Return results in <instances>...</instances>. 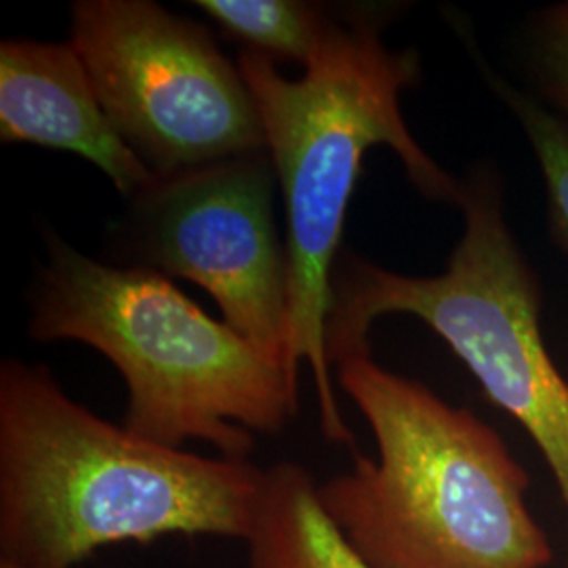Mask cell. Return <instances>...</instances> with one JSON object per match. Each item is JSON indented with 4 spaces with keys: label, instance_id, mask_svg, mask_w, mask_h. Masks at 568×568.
<instances>
[{
    "label": "cell",
    "instance_id": "3957f363",
    "mask_svg": "<svg viewBox=\"0 0 568 568\" xmlns=\"http://www.w3.org/2000/svg\"><path fill=\"white\" fill-rule=\"evenodd\" d=\"M377 459L318 485L326 516L373 568H548L546 530L527 506L528 474L504 438L371 352L335 366Z\"/></svg>",
    "mask_w": 568,
    "mask_h": 568
},
{
    "label": "cell",
    "instance_id": "52a82bcc",
    "mask_svg": "<svg viewBox=\"0 0 568 568\" xmlns=\"http://www.w3.org/2000/svg\"><path fill=\"white\" fill-rule=\"evenodd\" d=\"M274 185L267 150L156 178L131 201L126 227L142 267L203 286L225 325L286 373L288 257Z\"/></svg>",
    "mask_w": 568,
    "mask_h": 568
},
{
    "label": "cell",
    "instance_id": "4fadbf2b",
    "mask_svg": "<svg viewBox=\"0 0 568 568\" xmlns=\"http://www.w3.org/2000/svg\"><path fill=\"white\" fill-rule=\"evenodd\" d=\"M0 568H20V567H13V565H7V562H0Z\"/></svg>",
    "mask_w": 568,
    "mask_h": 568
},
{
    "label": "cell",
    "instance_id": "7a4b0ae2",
    "mask_svg": "<svg viewBox=\"0 0 568 568\" xmlns=\"http://www.w3.org/2000/svg\"><path fill=\"white\" fill-rule=\"evenodd\" d=\"M236 63L257 103L283 190L291 318L286 373L300 387L302 363L310 365L326 440L354 448L333 389L325 326L345 215L366 150L389 148L408 182L429 201L459 206L462 182L427 154L406 124L400 100L422 77L419 55L387 47L379 11L333 16L321 51L297 81L251 51Z\"/></svg>",
    "mask_w": 568,
    "mask_h": 568
},
{
    "label": "cell",
    "instance_id": "9c48e42d",
    "mask_svg": "<svg viewBox=\"0 0 568 568\" xmlns=\"http://www.w3.org/2000/svg\"><path fill=\"white\" fill-rule=\"evenodd\" d=\"M246 546L248 568H373L326 516L318 483L295 462L265 467Z\"/></svg>",
    "mask_w": 568,
    "mask_h": 568
},
{
    "label": "cell",
    "instance_id": "5b68a950",
    "mask_svg": "<svg viewBox=\"0 0 568 568\" xmlns=\"http://www.w3.org/2000/svg\"><path fill=\"white\" fill-rule=\"evenodd\" d=\"M464 234L436 276H406L356 255L337 260L326 316L331 368L365 354L389 314L426 323L471 371L488 400L527 429L560 488L568 516V379L541 333V288L516 243L499 175L478 166L462 182Z\"/></svg>",
    "mask_w": 568,
    "mask_h": 568
},
{
    "label": "cell",
    "instance_id": "ba28073f",
    "mask_svg": "<svg viewBox=\"0 0 568 568\" xmlns=\"http://www.w3.org/2000/svg\"><path fill=\"white\" fill-rule=\"evenodd\" d=\"M0 140L79 154L129 201L156 180L105 114L72 42L2 41Z\"/></svg>",
    "mask_w": 568,
    "mask_h": 568
},
{
    "label": "cell",
    "instance_id": "277c9868",
    "mask_svg": "<svg viewBox=\"0 0 568 568\" xmlns=\"http://www.w3.org/2000/svg\"><path fill=\"white\" fill-rule=\"evenodd\" d=\"M49 262L32 297L37 342L91 345L126 386L122 426L183 448L209 443L248 459L255 434H278L300 410V387L232 326L213 321L169 276L91 260L44 232Z\"/></svg>",
    "mask_w": 568,
    "mask_h": 568
},
{
    "label": "cell",
    "instance_id": "30bf717a",
    "mask_svg": "<svg viewBox=\"0 0 568 568\" xmlns=\"http://www.w3.org/2000/svg\"><path fill=\"white\" fill-rule=\"evenodd\" d=\"M199 7L244 51L270 61L307 68L325 42L333 13L302 0H196Z\"/></svg>",
    "mask_w": 568,
    "mask_h": 568
},
{
    "label": "cell",
    "instance_id": "7c38bea8",
    "mask_svg": "<svg viewBox=\"0 0 568 568\" xmlns=\"http://www.w3.org/2000/svg\"><path fill=\"white\" fill-rule=\"evenodd\" d=\"M530 42L537 81L549 102L568 116V0L535 16Z\"/></svg>",
    "mask_w": 568,
    "mask_h": 568
},
{
    "label": "cell",
    "instance_id": "6da1fadb",
    "mask_svg": "<svg viewBox=\"0 0 568 568\" xmlns=\"http://www.w3.org/2000/svg\"><path fill=\"white\" fill-rule=\"evenodd\" d=\"M264 467L145 440L72 400L51 371L0 365V562L74 568L169 535L246 541Z\"/></svg>",
    "mask_w": 568,
    "mask_h": 568
},
{
    "label": "cell",
    "instance_id": "8fae6325",
    "mask_svg": "<svg viewBox=\"0 0 568 568\" xmlns=\"http://www.w3.org/2000/svg\"><path fill=\"white\" fill-rule=\"evenodd\" d=\"M466 42L490 89L506 103V108L516 116L520 129L527 135L546 183L551 236L568 255V122L532 100L525 91L497 77L488 68L487 61H483L480 51L474 44L476 41L467 37Z\"/></svg>",
    "mask_w": 568,
    "mask_h": 568
},
{
    "label": "cell",
    "instance_id": "8992f818",
    "mask_svg": "<svg viewBox=\"0 0 568 568\" xmlns=\"http://www.w3.org/2000/svg\"><path fill=\"white\" fill-rule=\"evenodd\" d=\"M70 42L156 178L267 150L255 98L211 32L150 0H79Z\"/></svg>",
    "mask_w": 568,
    "mask_h": 568
}]
</instances>
